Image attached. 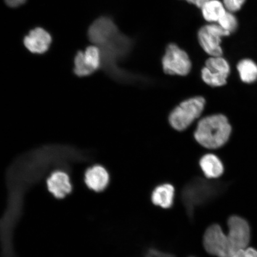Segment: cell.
Instances as JSON below:
<instances>
[{"instance_id": "obj_1", "label": "cell", "mask_w": 257, "mask_h": 257, "mask_svg": "<svg viewBox=\"0 0 257 257\" xmlns=\"http://www.w3.org/2000/svg\"><path fill=\"white\" fill-rule=\"evenodd\" d=\"M88 38L100 50L102 65L114 73L118 61L130 53L132 47L130 39L120 33L111 19L101 17L89 27Z\"/></svg>"}, {"instance_id": "obj_2", "label": "cell", "mask_w": 257, "mask_h": 257, "mask_svg": "<svg viewBox=\"0 0 257 257\" xmlns=\"http://www.w3.org/2000/svg\"><path fill=\"white\" fill-rule=\"evenodd\" d=\"M232 133V125L227 117L223 114H214L199 121L195 138L202 147L214 150L224 146Z\"/></svg>"}, {"instance_id": "obj_3", "label": "cell", "mask_w": 257, "mask_h": 257, "mask_svg": "<svg viewBox=\"0 0 257 257\" xmlns=\"http://www.w3.org/2000/svg\"><path fill=\"white\" fill-rule=\"evenodd\" d=\"M216 186L201 178L193 179L182 188L179 200L177 201L183 205L192 220L195 210L206 206L216 197L218 192Z\"/></svg>"}, {"instance_id": "obj_4", "label": "cell", "mask_w": 257, "mask_h": 257, "mask_svg": "<svg viewBox=\"0 0 257 257\" xmlns=\"http://www.w3.org/2000/svg\"><path fill=\"white\" fill-rule=\"evenodd\" d=\"M205 104V99L201 96H197L182 102L170 114V124L177 131L185 130L200 116Z\"/></svg>"}, {"instance_id": "obj_5", "label": "cell", "mask_w": 257, "mask_h": 257, "mask_svg": "<svg viewBox=\"0 0 257 257\" xmlns=\"http://www.w3.org/2000/svg\"><path fill=\"white\" fill-rule=\"evenodd\" d=\"M202 246L208 255L214 257H230L232 255L229 238L220 224H210L202 236Z\"/></svg>"}, {"instance_id": "obj_6", "label": "cell", "mask_w": 257, "mask_h": 257, "mask_svg": "<svg viewBox=\"0 0 257 257\" xmlns=\"http://www.w3.org/2000/svg\"><path fill=\"white\" fill-rule=\"evenodd\" d=\"M230 73V67L223 57H211L202 69L203 81L213 87H220L226 84Z\"/></svg>"}, {"instance_id": "obj_7", "label": "cell", "mask_w": 257, "mask_h": 257, "mask_svg": "<svg viewBox=\"0 0 257 257\" xmlns=\"http://www.w3.org/2000/svg\"><path fill=\"white\" fill-rule=\"evenodd\" d=\"M162 64L164 71L169 75L186 76L191 69L187 53L174 44H170L167 47Z\"/></svg>"}, {"instance_id": "obj_8", "label": "cell", "mask_w": 257, "mask_h": 257, "mask_svg": "<svg viewBox=\"0 0 257 257\" xmlns=\"http://www.w3.org/2000/svg\"><path fill=\"white\" fill-rule=\"evenodd\" d=\"M230 35L219 25L212 24L202 27L198 32V37L199 43L205 52L211 57H220L223 54L221 38Z\"/></svg>"}, {"instance_id": "obj_9", "label": "cell", "mask_w": 257, "mask_h": 257, "mask_svg": "<svg viewBox=\"0 0 257 257\" xmlns=\"http://www.w3.org/2000/svg\"><path fill=\"white\" fill-rule=\"evenodd\" d=\"M228 233L232 254L248 247L250 239V229L247 221L242 217L233 216L227 221Z\"/></svg>"}, {"instance_id": "obj_10", "label": "cell", "mask_w": 257, "mask_h": 257, "mask_svg": "<svg viewBox=\"0 0 257 257\" xmlns=\"http://www.w3.org/2000/svg\"><path fill=\"white\" fill-rule=\"evenodd\" d=\"M102 63L100 50L95 46L86 48L84 52L79 51L75 58L74 72L79 76H86L101 67Z\"/></svg>"}, {"instance_id": "obj_11", "label": "cell", "mask_w": 257, "mask_h": 257, "mask_svg": "<svg viewBox=\"0 0 257 257\" xmlns=\"http://www.w3.org/2000/svg\"><path fill=\"white\" fill-rule=\"evenodd\" d=\"M48 191L57 199H63L71 193L72 185L68 174L62 170L51 173L47 181Z\"/></svg>"}, {"instance_id": "obj_12", "label": "cell", "mask_w": 257, "mask_h": 257, "mask_svg": "<svg viewBox=\"0 0 257 257\" xmlns=\"http://www.w3.org/2000/svg\"><path fill=\"white\" fill-rule=\"evenodd\" d=\"M52 38L43 28H37L32 30L24 39V45L32 53L43 54L49 48Z\"/></svg>"}, {"instance_id": "obj_13", "label": "cell", "mask_w": 257, "mask_h": 257, "mask_svg": "<svg viewBox=\"0 0 257 257\" xmlns=\"http://www.w3.org/2000/svg\"><path fill=\"white\" fill-rule=\"evenodd\" d=\"M85 182L91 190L101 192L107 188L110 182V176L103 167L94 166L86 170Z\"/></svg>"}, {"instance_id": "obj_14", "label": "cell", "mask_w": 257, "mask_h": 257, "mask_svg": "<svg viewBox=\"0 0 257 257\" xmlns=\"http://www.w3.org/2000/svg\"><path fill=\"white\" fill-rule=\"evenodd\" d=\"M151 201L153 205L161 208H171L175 202V188L170 184L156 186L151 194Z\"/></svg>"}, {"instance_id": "obj_15", "label": "cell", "mask_w": 257, "mask_h": 257, "mask_svg": "<svg viewBox=\"0 0 257 257\" xmlns=\"http://www.w3.org/2000/svg\"><path fill=\"white\" fill-rule=\"evenodd\" d=\"M200 165L202 172L208 179H217L223 174V164L214 154H207L202 157Z\"/></svg>"}, {"instance_id": "obj_16", "label": "cell", "mask_w": 257, "mask_h": 257, "mask_svg": "<svg viewBox=\"0 0 257 257\" xmlns=\"http://www.w3.org/2000/svg\"><path fill=\"white\" fill-rule=\"evenodd\" d=\"M201 9L202 16L208 22H218L227 12L223 3L218 0H209Z\"/></svg>"}, {"instance_id": "obj_17", "label": "cell", "mask_w": 257, "mask_h": 257, "mask_svg": "<svg viewBox=\"0 0 257 257\" xmlns=\"http://www.w3.org/2000/svg\"><path fill=\"white\" fill-rule=\"evenodd\" d=\"M236 68L241 81L250 84L257 80V64L252 60L242 59L237 63Z\"/></svg>"}, {"instance_id": "obj_18", "label": "cell", "mask_w": 257, "mask_h": 257, "mask_svg": "<svg viewBox=\"0 0 257 257\" xmlns=\"http://www.w3.org/2000/svg\"><path fill=\"white\" fill-rule=\"evenodd\" d=\"M217 24L219 25L225 31L232 34L236 32L238 28V21L233 13L227 11L219 21Z\"/></svg>"}, {"instance_id": "obj_19", "label": "cell", "mask_w": 257, "mask_h": 257, "mask_svg": "<svg viewBox=\"0 0 257 257\" xmlns=\"http://www.w3.org/2000/svg\"><path fill=\"white\" fill-rule=\"evenodd\" d=\"M245 2L246 0H223L226 11L231 13L239 11Z\"/></svg>"}, {"instance_id": "obj_20", "label": "cell", "mask_w": 257, "mask_h": 257, "mask_svg": "<svg viewBox=\"0 0 257 257\" xmlns=\"http://www.w3.org/2000/svg\"><path fill=\"white\" fill-rule=\"evenodd\" d=\"M143 257H176L175 255L172 254L163 250L156 248H150L148 249L146 252L144 253Z\"/></svg>"}, {"instance_id": "obj_21", "label": "cell", "mask_w": 257, "mask_h": 257, "mask_svg": "<svg viewBox=\"0 0 257 257\" xmlns=\"http://www.w3.org/2000/svg\"><path fill=\"white\" fill-rule=\"evenodd\" d=\"M27 0H5L6 4L11 8H18L27 2Z\"/></svg>"}, {"instance_id": "obj_22", "label": "cell", "mask_w": 257, "mask_h": 257, "mask_svg": "<svg viewBox=\"0 0 257 257\" xmlns=\"http://www.w3.org/2000/svg\"><path fill=\"white\" fill-rule=\"evenodd\" d=\"M244 257H257V250L251 247H247L243 250Z\"/></svg>"}, {"instance_id": "obj_23", "label": "cell", "mask_w": 257, "mask_h": 257, "mask_svg": "<svg viewBox=\"0 0 257 257\" xmlns=\"http://www.w3.org/2000/svg\"><path fill=\"white\" fill-rule=\"evenodd\" d=\"M185 1L197 6L199 8H201L202 6H203L205 3L208 2L209 0H185Z\"/></svg>"}, {"instance_id": "obj_24", "label": "cell", "mask_w": 257, "mask_h": 257, "mask_svg": "<svg viewBox=\"0 0 257 257\" xmlns=\"http://www.w3.org/2000/svg\"><path fill=\"white\" fill-rule=\"evenodd\" d=\"M243 250L244 249L237 250V251L234 252L233 254L231 255L230 257H244Z\"/></svg>"}, {"instance_id": "obj_25", "label": "cell", "mask_w": 257, "mask_h": 257, "mask_svg": "<svg viewBox=\"0 0 257 257\" xmlns=\"http://www.w3.org/2000/svg\"><path fill=\"white\" fill-rule=\"evenodd\" d=\"M191 257H194V256H191Z\"/></svg>"}]
</instances>
